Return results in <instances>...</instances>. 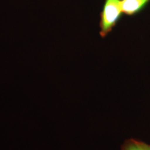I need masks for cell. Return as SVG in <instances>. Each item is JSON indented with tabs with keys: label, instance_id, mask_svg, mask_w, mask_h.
<instances>
[{
	"label": "cell",
	"instance_id": "3957f363",
	"mask_svg": "<svg viewBox=\"0 0 150 150\" xmlns=\"http://www.w3.org/2000/svg\"><path fill=\"white\" fill-rule=\"evenodd\" d=\"M120 150H150V144L136 138H131L123 142Z\"/></svg>",
	"mask_w": 150,
	"mask_h": 150
},
{
	"label": "cell",
	"instance_id": "6da1fadb",
	"mask_svg": "<svg viewBox=\"0 0 150 150\" xmlns=\"http://www.w3.org/2000/svg\"><path fill=\"white\" fill-rule=\"evenodd\" d=\"M122 13L121 0H105L99 22L101 37L105 38L111 32L120 20Z\"/></svg>",
	"mask_w": 150,
	"mask_h": 150
},
{
	"label": "cell",
	"instance_id": "7a4b0ae2",
	"mask_svg": "<svg viewBox=\"0 0 150 150\" xmlns=\"http://www.w3.org/2000/svg\"><path fill=\"white\" fill-rule=\"evenodd\" d=\"M150 0H121L122 13L129 16H135L143 10Z\"/></svg>",
	"mask_w": 150,
	"mask_h": 150
}]
</instances>
